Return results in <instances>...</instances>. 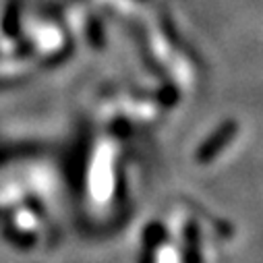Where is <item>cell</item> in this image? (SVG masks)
I'll use <instances>...</instances> for the list:
<instances>
[{
	"label": "cell",
	"instance_id": "obj_1",
	"mask_svg": "<svg viewBox=\"0 0 263 263\" xmlns=\"http://www.w3.org/2000/svg\"><path fill=\"white\" fill-rule=\"evenodd\" d=\"M236 135V122H226V124H222L216 133H214V137L201 147V154H199V158L201 160H212L226 143H230V139Z\"/></svg>",
	"mask_w": 263,
	"mask_h": 263
}]
</instances>
